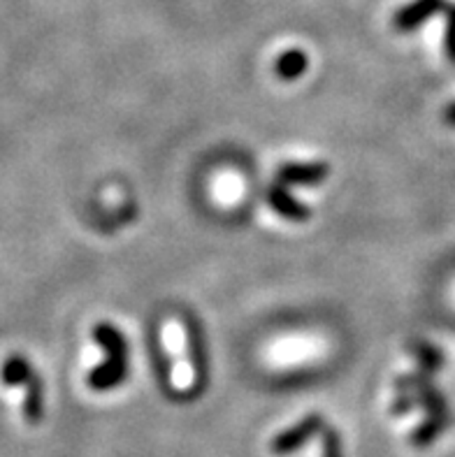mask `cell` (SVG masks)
Returning <instances> with one entry per match:
<instances>
[{
  "mask_svg": "<svg viewBox=\"0 0 455 457\" xmlns=\"http://www.w3.org/2000/svg\"><path fill=\"white\" fill-rule=\"evenodd\" d=\"M184 337H186V353L190 362V377H193V388L190 395H198L207 386V348H205V337H202L200 325L196 319L184 316Z\"/></svg>",
  "mask_w": 455,
  "mask_h": 457,
  "instance_id": "1",
  "label": "cell"
},
{
  "mask_svg": "<svg viewBox=\"0 0 455 457\" xmlns=\"http://www.w3.org/2000/svg\"><path fill=\"white\" fill-rule=\"evenodd\" d=\"M328 177L330 165L325 161L283 162L277 170V184L283 186H305V188H314V186H321Z\"/></svg>",
  "mask_w": 455,
  "mask_h": 457,
  "instance_id": "2",
  "label": "cell"
},
{
  "mask_svg": "<svg viewBox=\"0 0 455 457\" xmlns=\"http://www.w3.org/2000/svg\"><path fill=\"white\" fill-rule=\"evenodd\" d=\"M323 428H325V420H323L321 416H316V413L302 418L300 423L293 425V428L289 429H283L282 435H277L272 439L270 451L274 453V455H291V453H295L298 448L305 446L311 436L321 435Z\"/></svg>",
  "mask_w": 455,
  "mask_h": 457,
  "instance_id": "3",
  "label": "cell"
},
{
  "mask_svg": "<svg viewBox=\"0 0 455 457\" xmlns=\"http://www.w3.org/2000/svg\"><path fill=\"white\" fill-rule=\"evenodd\" d=\"M267 204L277 212L282 219L291 220V223H307L311 219V209L305 203H300L293 193L289 191V186L272 184L265 191Z\"/></svg>",
  "mask_w": 455,
  "mask_h": 457,
  "instance_id": "4",
  "label": "cell"
},
{
  "mask_svg": "<svg viewBox=\"0 0 455 457\" xmlns=\"http://www.w3.org/2000/svg\"><path fill=\"white\" fill-rule=\"evenodd\" d=\"M128 378V355H107L103 365L88 374V388L96 393H107V390L119 388Z\"/></svg>",
  "mask_w": 455,
  "mask_h": 457,
  "instance_id": "5",
  "label": "cell"
},
{
  "mask_svg": "<svg viewBox=\"0 0 455 457\" xmlns=\"http://www.w3.org/2000/svg\"><path fill=\"white\" fill-rule=\"evenodd\" d=\"M442 7H444V0H416V3H411V5H407L404 10L398 12V17H395V29H416V26H421L426 19L437 14Z\"/></svg>",
  "mask_w": 455,
  "mask_h": 457,
  "instance_id": "6",
  "label": "cell"
},
{
  "mask_svg": "<svg viewBox=\"0 0 455 457\" xmlns=\"http://www.w3.org/2000/svg\"><path fill=\"white\" fill-rule=\"evenodd\" d=\"M35 377V370L29 358L23 355H10L0 367V381L10 388H23Z\"/></svg>",
  "mask_w": 455,
  "mask_h": 457,
  "instance_id": "7",
  "label": "cell"
},
{
  "mask_svg": "<svg viewBox=\"0 0 455 457\" xmlns=\"http://www.w3.org/2000/svg\"><path fill=\"white\" fill-rule=\"evenodd\" d=\"M93 342L105 351V355H128V342L123 332L112 323L93 325Z\"/></svg>",
  "mask_w": 455,
  "mask_h": 457,
  "instance_id": "8",
  "label": "cell"
},
{
  "mask_svg": "<svg viewBox=\"0 0 455 457\" xmlns=\"http://www.w3.org/2000/svg\"><path fill=\"white\" fill-rule=\"evenodd\" d=\"M307 68H309V58H307V54L302 49H289V52H283L274 61V72L283 81L300 79L307 72Z\"/></svg>",
  "mask_w": 455,
  "mask_h": 457,
  "instance_id": "9",
  "label": "cell"
},
{
  "mask_svg": "<svg viewBox=\"0 0 455 457\" xmlns=\"http://www.w3.org/2000/svg\"><path fill=\"white\" fill-rule=\"evenodd\" d=\"M26 400H23V418L29 420L30 425H38L42 420V413H45V386H42L40 377L35 374L26 386Z\"/></svg>",
  "mask_w": 455,
  "mask_h": 457,
  "instance_id": "10",
  "label": "cell"
},
{
  "mask_svg": "<svg viewBox=\"0 0 455 457\" xmlns=\"http://www.w3.org/2000/svg\"><path fill=\"white\" fill-rule=\"evenodd\" d=\"M411 353L416 355V360H418L427 371H437L442 370V365H444L442 353H439L434 346H430V344H423V342L411 344Z\"/></svg>",
  "mask_w": 455,
  "mask_h": 457,
  "instance_id": "11",
  "label": "cell"
},
{
  "mask_svg": "<svg viewBox=\"0 0 455 457\" xmlns=\"http://www.w3.org/2000/svg\"><path fill=\"white\" fill-rule=\"evenodd\" d=\"M444 420L446 418H439V416L427 418L426 423L416 429L414 435H411V444H414V446H427V444H430V441H433L439 432H442V428H444Z\"/></svg>",
  "mask_w": 455,
  "mask_h": 457,
  "instance_id": "12",
  "label": "cell"
},
{
  "mask_svg": "<svg viewBox=\"0 0 455 457\" xmlns=\"http://www.w3.org/2000/svg\"><path fill=\"white\" fill-rule=\"evenodd\" d=\"M321 439H323V457H344V451H341V439L333 428L325 425L321 432Z\"/></svg>",
  "mask_w": 455,
  "mask_h": 457,
  "instance_id": "13",
  "label": "cell"
},
{
  "mask_svg": "<svg viewBox=\"0 0 455 457\" xmlns=\"http://www.w3.org/2000/svg\"><path fill=\"white\" fill-rule=\"evenodd\" d=\"M446 54L455 63V7L449 10V26H446Z\"/></svg>",
  "mask_w": 455,
  "mask_h": 457,
  "instance_id": "14",
  "label": "cell"
},
{
  "mask_svg": "<svg viewBox=\"0 0 455 457\" xmlns=\"http://www.w3.org/2000/svg\"><path fill=\"white\" fill-rule=\"evenodd\" d=\"M414 406H416V397H414V395L402 393L398 397V400H395V404H392V413H395V416H404V413H409L411 409H414Z\"/></svg>",
  "mask_w": 455,
  "mask_h": 457,
  "instance_id": "15",
  "label": "cell"
},
{
  "mask_svg": "<svg viewBox=\"0 0 455 457\" xmlns=\"http://www.w3.org/2000/svg\"><path fill=\"white\" fill-rule=\"evenodd\" d=\"M444 121L449 123V126H455V103H453V104H449V107H446V112H444Z\"/></svg>",
  "mask_w": 455,
  "mask_h": 457,
  "instance_id": "16",
  "label": "cell"
}]
</instances>
